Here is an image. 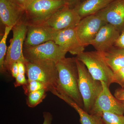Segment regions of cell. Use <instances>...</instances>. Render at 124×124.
Listing matches in <instances>:
<instances>
[{
    "label": "cell",
    "mask_w": 124,
    "mask_h": 124,
    "mask_svg": "<svg viewBox=\"0 0 124 124\" xmlns=\"http://www.w3.org/2000/svg\"><path fill=\"white\" fill-rule=\"evenodd\" d=\"M101 117L103 124H124V115L104 112Z\"/></svg>",
    "instance_id": "obj_21"
},
{
    "label": "cell",
    "mask_w": 124,
    "mask_h": 124,
    "mask_svg": "<svg viewBox=\"0 0 124 124\" xmlns=\"http://www.w3.org/2000/svg\"><path fill=\"white\" fill-rule=\"evenodd\" d=\"M114 96L118 100H124V88L116 90L114 93Z\"/></svg>",
    "instance_id": "obj_27"
},
{
    "label": "cell",
    "mask_w": 124,
    "mask_h": 124,
    "mask_svg": "<svg viewBox=\"0 0 124 124\" xmlns=\"http://www.w3.org/2000/svg\"><path fill=\"white\" fill-rule=\"evenodd\" d=\"M56 65L59 88L58 97L63 100L69 98L84 109L78 87L79 73L76 58H64L57 62Z\"/></svg>",
    "instance_id": "obj_1"
},
{
    "label": "cell",
    "mask_w": 124,
    "mask_h": 124,
    "mask_svg": "<svg viewBox=\"0 0 124 124\" xmlns=\"http://www.w3.org/2000/svg\"><path fill=\"white\" fill-rule=\"evenodd\" d=\"M27 30L28 25L23 17L13 27V37L7 49L5 60L6 71H10V67L14 62H22L25 64L27 61L23 53V45Z\"/></svg>",
    "instance_id": "obj_6"
},
{
    "label": "cell",
    "mask_w": 124,
    "mask_h": 124,
    "mask_svg": "<svg viewBox=\"0 0 124 124\" xmlns=\"http://www.w3.org/2000/svg\"><path fill=\"white\" fill-rule=\"evenodd\" d=\"M44 121L42 124H51L53 116L50 113L45 112L43 113Z\"/></svg>",
    "instance_id": "obj_28"
},
{
    "label": "cell",
    "mask_w": 124,
    "mask_h": 124,
    "mask_svg": "<svg viewBox=\"0 0 124 124\" xmlns=\"http://www.w3.org/2000/svg\"><path fill=\"white\" fill-rule=\"evenodd\" d=\"M54 41L73 55H77L84 51L85 47L78 40L75 28L58 31Z\"/></svg>",
    "instance_id": "obj_14"
},
{
    "label": "cell",
    "mask_w": 124,
    "mask_h": 124,
    "mask_svg": "<svg viewBox=\"0 0 124 124\" xmlns=\"http://www.w3.org/2000/svg\"><path fill=\"white\" fill-rule=\"evenodd\" d=\"M66 5L64 0H31L23 18L28 25L39 24Z\"/></svg>",
    "instance_id": "obj_5"
},
{
    "label": "cell",
    "mask_w": 124,
    "mask_h": 124,
    "mask_svg": "<svg viewBox=\"0 0 124 124\" xmlns=\"http://www.w3.org/2000/svg\"><path fill=\"white\" fill-rule=\"evenodd\" d=\"M115 46L124 49V29L121 32L115 44Z\"/></svg>",
    "instance_id": "obj_25"
},
{
    "label": "cell",
    "mask_w": 124,
    "mask_h": 124,
    "mask_svg": "<svg viewBox=\"0 0 124 124\" xmlns=\"http://www.w3.org/2000/svg\"><path fill=\"white\" fill-rule=\"evenodd\" d=\"M115 0H85L76 5L73 9L82 18L97 14Z\"/></svg>",
    "instance_id": "obj_16"
},
{
    "label": "cell",
    "mask_w": 124,
    "mask_h": 124,
    "mask_svg": "<svg viewBox=\"0 0 124 124\" xmlns=\"http://www.w3.org/2000/svg\"><path fill=\"white\" fill-rule=\"evenodd\" d=\"M10 71L11 72V75L13 77L15 78L17 77L19 73L17 62H14L11 65V66L10 67Z\"/></svg>",
    "instance_id": "obj_29"
},
{
    "label": "cell",
    "mask_w": 124,
    "mask_h": 124,
    "mask_svg": "<svg viewBox=\"0 0 124 124\" xmlns=\"http://www.w3.org/2000/svg\"><path fill=\"white\" fill-rule=\"evenodd\" d=\"M27 25L24 46H36L50 41H54L58 31L40 25Z\"/></svg>",
    "instance_id": "obj_13"
},
{
    "label": "cell",
    "mask_w": 124,
    "mask_h": 124,
    "mask_svg": "<svg viewBox=\"0 0 124 124\" xmlns=\"http://www.w3.org/2000/svg\"><path fill=\"white\" fill-rule=\"evenodd\" d=\"M102 54L114 73L124 67V49L114 46Z\"/></svg>",
    "instance_id": "obj_17"
},
{
    "label": "cell",
    "mask_w": 124,
    "mask_h": 124,
    "mask_svg": "<svg viewBox=\"0 0 124 124\" xmlns=\"http://www.w3.org/2000/svg\"><path fill=\"white\" fill-rule=\"evenodd\" d=\"M67 53L54 41L36 46H23L24 57L29 61H51L57 63L65 58Z\"/></svg>",
    "instance_id": "obj_7"
},
{
    "label": "cell",
    "mask_w": 124,
    "mask_h": 124,
    "mask_svg": "<svg viewBox=\"0 0 124 124\" xmlns=\"http://www.w3.org/2000/svg\"><path fill=\"white\" fill-rule=\"evenodd\" d=\"M24 13L25 10L12 0H0V18L5 26L13 27Z\"/></svg>",
    "instance_id": "obj_15"
},
{
    "label": "cell",
    "mask_w": 124,
    "mask_h": 124,
    "mask_svg": "<svg viewBox=\"0 0 124 124\" xmlns=\"http://www.w3.org/2000/svg\"><path fill=\"white\" fill-rule=\"evenodd\" d=\"M97 14L121 32L124 29V0H115Z\"/></svg>",
    "instance_id": "obj_12"
},
{
    "label": "cell",
    "mask_w": 124,
    "mask_h": 124,
    "mask_svg": "<svg viewBox=\"0 0 124 124\" xmlns=\"http://www.w3.org/2000/svg\"><path fill=\"white\" fill-rule=\"evenodd\" d=\"M17 63L19 73L25 74L26 72V66L24 63L22 62H18Z\"/></svg>",
    "instance_id": "obj_30"
},
{
    "label": "cell",
    "mask_w": 124,
    "mask_h": 124,
    "mask_svg": "<svg viewBox=\"0 0 124 124\" xmlns=\"http://www.w3.org/2000/svg\"><path fill=\"white\" fill-rule=\"evenodd\" d=\"M16 81L14 83L15 87L25 85L28 82V80L26 79L24 74L18 73L16 78Z\"/></svg>",
    "instance_id": "obj_24"
},
{
    "label": "cell",
    "mask_w": 124,
    "mask_h": 124,
    "mask_svg": "<svg viewBox=\"0 0 124 124\" xmlns=\"http://www.w3.org/2000/svg\"><path fill=\"white\" fill-rule=\"evenodd\" d=\"M47 90L42 89L29 93L27 95V104L31 108H34L42 102L46 97Z\"/></svg>",
    "instance_id": "obj_20"
},
{
    "label": "cell",
    "mask_w": 124,
    "mask_h": 124,
    "mask_svg": "<svg viewBox=\"0 0 124 124\" xmlns=\"http://www.w3.org/2000/svg\"><path fill=\"white\" fill-rule=\"evenodd\" d=\"M84 63L94 79L104 82L109 87L112 83L114 72L102 54L97 51L83 52L76 57Z\"/></svg>",
    "instance_id": "obj_4"
},
{
    "label": "cell",
    "mask_w": 124,
    "mask_h": 124,
    "mask_svg": "<svg viewBox=\"0 0 124 124\" xmlns=\"http://www.w3.org/2000/svg\"><path fill=\"white\" fill-rule=\"evenodd\" d=\"M81 18L73 8L67 5L60 9L39 24L57 31L75 28ZM33 25V24H29Z\"/></svg>",
    "instance_id": "obj_8"
},
{
    "label": "cell",
    "mask_w": 124,
    "mask_h": 124,
    "mask_svg": "<svg viewBox=\"0 0 124 124\" xmlns=\"http://www.w3.org/2000/svg\"><path fill=\"white\" fill-rule=\"evenodd\" d=\"M121 32L112 25H104L90 43L96 51L102 54L115 46Z\"/></svg>",
    "instance_id": "obj_11"
},
{
    "label": "cell",
    "mask_w": 124,
    "mask_h": 124,
    "mask_svg": "<svg viewBox=\"0 0 124 124\" xmlns=\"http://www.w3.org/2000/svg\"><path fill=\"white\" fill-rule=\"evenodd\" d=\"M64 0L67 5L72 8H73L80 2V0Z\"/></svg>",
    "instance_id": "obj_31"
},
{
    "label": "cell",
    "mask_w": 124,
    "mask_h": 124,
    "mask_svg": "<svg viewBox=\"0 0 124 124\" xmlns=\"http://www.w3.org/2000/svg\"><path fill=\"white\" fill-rule=\"evenodd\" d=\"M56 63L51 61L27 60L25 65L28 81L36 80L42 82L47 91L58 97L59 88Z\"/></svg>",
    "instance_id": "obj_2"
},
{
    "label": "cell",
    "mask_w": 124,
    "mask_h": 124,
    "mask_svg": "<svg viewBox=\"0 0 124 124\" xmlns=\"http://www.w3.org/2000/svg\"><path fill=\"white\" fill-rule=\"evenodd\" d=\"M66 103L73 107L79 114L81 124H103L101 116L87 113L71 99H68Z\"/></svg>",
    "instance_id": "obj_18"
},
{
    "label": "cell",
    "mask_w": 124,
    "mask_h": 124,
    "mask_svg": "<svg viewBox=\"0 0 124 124\" xmlns=\"http://www.w3.org/2000/svg\"><path fill=\"white\" fill-rule=\"evenodd\" d=\"M122 101V104H123V106H124V100H122V101Z\"/></svg>",
    "instance_id": "obj_32"
},
{
    "label": "cell",
    "mask_w": 124,
    "mask_h": 124,
    "mask_svg": "<svg viewBox=\"0 0 124 124\" xmlns=\"http://www.w3.org/2000/svg\"><path fill=\"white\" fill-rule=\"evenodd\" d=\"M103 89L98 97L89 114L101 116L104 112L124 115L122 102L112 94L109 87L104 82L101 81Z\"/></svg>",
    "instance_id": "obj_10"
},
{
    "label": "cell",
    "mask_w": 124,
    "mask_h": 124,
    "mask_svg": "<svg viewBox=\"0 0 124 124\" xmlns=\"http://www.w3.org/2000/svg\"><path fill=\"white\" fill-rule=\"evenodd\" d=\"M76 59L79 73L78 87L84 102L83 109L90 113L102 90V84L93 78L83 63Z\"/></svg>",
    "instance_id": "obj_3"
},
{
    "label": "cell",
    "mask_w": 124,
    "mask_h": 124,
    "mask_svg": "<svg viewBox=\"0 0 124 124\" xmlns=\"http://www.w3.org/2000/svg\"><path fill=\"white\" fill-rule=\"evenodd\" d=\"M16 4L25 10L27 6L31 0H12Z\"/></svg>",
    "instance_id": "obj_26"
},
{
    "label": "cell",
    "mask_w": 124,
    "mask_h": 124,
    "mask_svg": "<svg viewBox=\"0 0 124 124\" xmlns=\"http://www.w3.org/2000/svg\"><path fill=\"white\" fill-rule=\"evenodd\" d=\"M119 85L122 88H124V67L114 72L112 78V83Z\"/></svg>",
    "instance_id": "obj_23"
},
{
    "label": "cell",
    "mask_w": 124,
    "mask_h": 124,
    "mask_svg": "<svg viewBox=\"0 0 124 124\" xmlns=\"http://www.w3.org/2000/svg\"><path fill=\"white\" fill-rule=\"evenodd\" d=\"M13 27L5 26L4 33L0 41V71L1 73H4L6 71L4 67L5 60L7 52L6 41L9 33Z\"/></svg>",
    "instance_id": "obj_19"
},
{
    "label": "cell",
    "mask_w": 124,
    "mask_h": 124,
    "mask_svg": "<svg viewBox=\"0 0 124 124\" xmlns=\"http://www.w3.org/2000/svg\"><path fill=\"white\" fill-rule=\"evenodd\" d=\"M23 88L24 93L27 95L31 92L38 91L42 89H46L47 90L46 86L44 84L36 80L28 81L26 84L23 86Z\"/></svg>",
    "instance_id": "obj_22"
},
{
    "label": "cell",
    "mask_w": 124,
    "mask_h": 124,
    "mask_svg": "<svg viewBox=\"0 0 124 124\" xmlns=\"http://www.w3.org/2000/svg\"><path fill=\"white\" fill-rule=\"evenodd\" d=\"M107 23L97 14L82 18L75 27L78 38L84 47L90 45L101 28Z\"/></svg>",
    "instance_id": "obj_9"
},
{
    "label": "cell",
    "mask_w": 124,
    "mask_h": 124,
    "mask_svg": "<svg viewBox=\"0 0 124 124\" xmlns=\"http://www.w3.org/2000/svg\"><path fill=\"white\" fill-rule=\"evenodd\" d=\"M85 0H80V2H81V1H84Z\"/></svg>",
    "instance_id": "obj_33"
}]
</instances>
